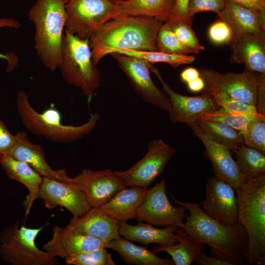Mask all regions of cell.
I'll return each mask as SVG.
<instances>
[{
    "label": "cell",
    "instance_id": "1",
    "mask_svg": "<svg viewBox=\"0 0 265 265\" xmlns=\"http://www.w3.org/2000/svg\"><path fill=\"white\" fill-rule=\"evenodd\" d=\"M174 202L186 208L183 228L193 238L209 245L210 256L220 259L231 265H243L246 261L248 237L243 226L238 221L224 225L209 216L201 208L200 203L178 200Z\"/></svg>",
    "mask_w": 265,
    "mask_h": 265
},
{
    "label": "cell",
    "instance_id": "2",
    "mask_svg": "<svg viewBox=\"0 0 265 265\" xmlns=\"http://www.w3.org/2000/svg\"><path fill=\"white\" fill-rule=\"evenodd\" d=\"M162 22L153 18L119 15L97 29L89 39L96 65L117 50L158 51L156 39Z\"/></svg>",
    "mask_w": 265,
    "mask_h": 265
},
{
    "label": "cell",
    "instance_id": "3",
    "mask_svg": "<svg viewBox=\"0 0 265 265\" xmlns=\"http://www.w3.org/2000/svg\"><path fill=\"white\" fill-rule=\"evenodd\" d=\"M238 201V221L248 237L246 261L265 264V173L244 178L235 189Z\"/></svg>",
    "mask_w": 265,
    "mask_h": 265
},
{
    "label": "cell",
    "instance_id": "4",
    "mask_svg": "<svg viewBox=\"0 0 265 265\" xmlns=\"http://www.w3.org/2000/svg\"><path fill=\"white\" fill-rule=\"evenodd\" d=\"M67 1L37 0L28 12V18L35 25L37 54L45 67L52 71L58 68L60 63Z\"/></svg>",
    "mask_w": 265,
    "mask_h": 265
},
{
    "label": "cell",
    "instance_id": "5",
    "mask_svg": "<svg viewBox=\"0 0 265 265\" xmlns=\"http://www.w3.org/2000/svg\"><path fill=\"white\" fill-rule=\"evenodd\" d=\"M16 107L24 126L32 134L61 144L70 143L89 134L96 127L100 114L91 113L88 120L79 126L61 123V114L53 106L37 112L31 105L28 95L24 90L18 91Z\"/></svg>",
    "mask_w": 265,
    "mask_h": 265
},
{
    "label": "cell",
    "instance_id": "6",
    "mask_svg": "<svg viewBox=\"0 0 265 265\" xmlns=\"http://www.w3.org/2000/svg\"><path fill=\"white\" fill-rule=\"evenodd\" d=\"M58 68L65 81L80 88L90 101L101 85V75L92 59L89 39L65 32Z\"/></svg>",
    "mask_w": 265,
    "mask_h": 265
},
{
    "label": "cell",
    "instance_id": "7",
    "mask_svg": "<svg viewBox=\"0 0 265 265\" xmlns=\"http://www.w3.org/2000/svg\"><path fill=\"white\" fill-rule=\"evenodd\" d=\"M19 224L17 220L0 232L1 259L12 265H58L56 257L40 249L35 244L39 233L48 224L38 228L19 227Z\"/></svg>",
    "mask_w": 265,
    "mask_h": 265
},
{
    "label": "cell",
    "instance_id": "8",
    "mask_svg": "<svg viewBox=\"0 0 265 265\" xmlns=\"http://www.w3.org/2000/svg\"><path fill=\"white\" fill-rule=\"evenodd\" d=\"M65 32L89 39L94 32L120 15L115 2L108 0H68Z\"/></svg>",
    "mask_w": 265,
    "mask_h": 265
},
{
    "label": "cell",
    "instance_id": "9",
    "mask_svg": "<svg viewBox=\"0 0 265 265\" xmlns=\"http://www.w3.org/2000/svg\"><path fill=\"white\" fill-rule=\"evenodd\" d=\"M176 150L162 139H154L148 145L143 157L124 171H114L126 186L147 187L161 174Z\"/></svg>",
    "mask_w": 265,
    "mask_h": 265
},
{
    "label": "cell",
    "instance_id": "10",
    "mask_svg": "<svg viewBox=\"0 0 265 265\" xmlns=\"http://www.w3.org/2000/svg\"><path fill=\"white\" fill-rule=\"evenodd\" d=\"M176 207L170 203L166 193V182L162 179L150 189L139 207L135 219L155 226H175L183 228L186 208Z\"/></svg>",
    "mask_w": 265,
    "mask_h": 265
},
{
    "label": "cell",
    "instance_id": "11",
    "mask_svg": "<svg viewBox=\"0 0 265 265\" xmlns=\"http://www.w3.org/2000/svg\"><path fill=\"white\" fill-rule=\"evenodd\" d=\"M199 72L205 84L203 90L221 91L237 100L256 105L259 81L253 73L244 70L241 73L221 74L203 68Z\"/></svg>",
    "mask_w": 265,
    "mask_h": 265
},
{
    "label": "cell",
    "instance_id": "12",
    "mask_svg": "<svg viewBox=\"0 0 265 265\" xmlns=\"http://www.w3.org/2000/svg\"><path fill=\"white\" fill-rule=\"evenodd\" d=\"M110 54L116 60L134 89L145 102L168 111L169 98L153 81L150 74L152 68L150 63L130 55L117 53Z\"/></svg>",
    "mask_w": 265,
    "mask_h": 265
},
{
    "label": "cell",
    "instance_id": "13",
    "mask_svg": "<svg viewBox=\"0 0 265 265\" xmlns=\"http://www.w3.org/2000/svg\"><path fill=\"white\" fill-rule=\"evenodd\" d=\"M205 195L201 205L209 216L224 225L238 221L237 196L230 184L214 175L208 180Z\"/></svg>",
    "mask_w": 265,
    "mask_h": 265
},
{
    "label": "cell",
    "instance_id": "14",
    "mask_svg": "<svg viewBox=\"0 0 265 265\" xmlns=\"http://www.w3.org/2000/svg\"><path fill=\"white\" fill-rule=\"evenodd\" d=\"M73 181V185L83 192L91 208L100 207L126 187L114 171L109 169H84Z\"/></svg>",
    "mask_w": 265,
    "mask_h": 265
},
{
    "label": "cell",
    "instance_id": "15",
    "mask_svg": "<svg viewBox=\"0 0 265 265\" xmlns=\"http://www.w3.org/2000/svg\"><path fill=\"white\" fill-rule=\"evenodd\" d=\"M152 71L159 79L169 98L168 111L172 122L187 124L194 123L204 115L220 108L209 94L202 93L200 96H187L175 92L163 80L158 69L153 67Z\"/></svg>",
    "mask_w": 265,
    "mask_h": 265
},
{
    "label": "cell",
    "instance_id": "16",
    "mask_svg": "<svg viewBox=\"0 0 265 265\" xmlns=\"http://www.w3.org/2000/svg\"><path fill=\"white\" fill-rule=\"evenodd\" d=\"M40 198L43 200L47 209L61 206L74 217L83 215L92 208L81 190L73 185L46 177H43Z\"/></svg>",
    "mask_w": 265,
    "mask_h": 265
},
{
    "label": "cell",
    "instance_id": "17",
    "mask_svg": "<svg viewBox=\"0 0 265 265\" xmlns=\"http://www.w3.org/2000/svg\"><path fill=\"white\" fill-rule=\"evenodd\" d=\"M187 125L204 145L215 175L228 182L235 189L244 177L233 159L232 152L213 139L195 123Z\"/></svg>",
    "mask_w": 265,
    "mask_h": 265
},
{
    "label": "cell",
    "instance_id": "18",
    "mask_svg": "<svg viewBox=\"0 0 265 265\" xmlns=\"http://www.w3.org/2000/svg\"><path fill=\"white\" fill-rule=\"evenodd\" d=\"M106 242L76 232L66 226L54 225L51 238L43 246V249L55 257L64 259L83 253L105 248Z\"/></svg>",
    "mask_w": 265,
    "mask_h": 265
},
{
    "label": "cell",
    "instance_id": "19",
    "mask_svg": "<svg viewBox=\"0 0 265 265\" xmlns=\"http://www.w3.org/2000/svg\"><path fill=\"white\" fill-rule=\"evenodd\" d=\"M15 135L16 142L5 156L27 163L43 177L73 185V178L65 168L54 170L49 166L43 148L30 142L26 132L21 131Z\"/></svg>",
    "mask_w": 265,
    "mask_h": 265
},
{
    "label": "cell",
    "instance_id": "20",
    "mask_svg": "<svg viewBox=\"0 0 265 265\" xmlns=\"http://www.w3.org/2000/svg\"><path fill=\"white\" fill-rule=\"evenodd\" d=\"M265 35L233 36L228 44L231 50V62L243 64L244 70L256 76H265Z\"/></svg>",
    "mask_w": 265,
    "mask_h": 265
},
{
    "label": "cell",
    "instance_id": "21",
    "mask_svg": "<svg viewBox=\"0 0 265 265\" xmlns=\"http://www.w3.org/2000/svg\"><path fill=\"white\" fill-rule=\"evenodd\" d=\"M66 227L76 232L106 242L121 237L119 222L100 208H92L80 216L73 217Z\"/></svg>",
    "mask_w": 265,
    "mask_h": 265
},
{
    "label": "cell",
    "instance_id": "22",
    "mask_svg": "<svg viewBox=\"0 0 265 265\" xmlns=\"http://www.w3.org/2000/svg\"><path fill=\"white\" fill-rule=\"evenodd\" d=\"M219 19L231 28L233 36L265 35V13L257 12L230 0H225Z\"/></svg>",
    "mask_w": 265,
    "mask_h": 265
},
{
    "label": "cell",
    "instance_id": "23",
    "mask_svg": "<svg viewBox=\"0 0 265 265\" xmlns=\"http://www.w3.org/2000/svg\"><path fill=\"white\" fill-rule=\"evenodd\" d=\"M0 163L10 180L21 183L27 189L28 193L23 202L27 216L34 201L40 198V189L43 177L27 163L7 156L0 157Z\"/></svg>",
    "mask_w": 265,
    "mask_h": 265
},
{
    "label": "cell",
    "instance_id": "24",
    "mask_svg": "<svg viewBox=\"0 0 265 265\" xmlns=\"http://www.w3.org/2000/svg\"><path fill=\"white\" fill-rule=\"evenodd\" d=\"M148 188L132 186L118 191L109 201L101 206L102 211L119 222L135 218Z\"/></svg>",
    "mask_w": 265,
    "mask_h": 265
},
{
    "label": "cell",
    "instance_id": "25",
    "mask_svg": "<svg viewBox=\"0 0 265 265\" xmlns=\"http://www.w3.org/2000/svg\"><path fill=\"white\" fill-rule=\"evenodd\" d=\"M179 227L168 226L164 229L155 228L148 223L138 222L132 225L127 222H119L120 236L131 241H135L146 245L158 243L161 246H169L178 242L176 232Z\"/></svg>",
    "mask_w": 265,
    "mask_h": 265
},
{
    "label": "cell",
    "instance_id": "26",
    "mask_svg": "<svg viewBox=\"0 0 265 265\" xmlns=\"http://www.w3.org/2000/svg\"><path fill=\"white\" fill-rule=\"evenodd\" d=\"M115 3L120 15L153 18L162 22L174 17L175 0H125Z\"/></svg>",
    "mask_w": 265,
    "mask_h": 265
},
{
    "label": "cell",
    "instance_id": "27",
    "mask_svg": "<svg viewBox=\"0 0 265 265\" xmlns=\"http://www.w3.org/2000/svg\"><path fill=\"white\" fill-rule=\"evenodd\" d=\"M105 248L117 252L122 259L128 264L137 265H173L169 257L161 258L147 248L136 245L129 240L120 238L107 242Z\"/></svg>",
    "mask_w": 265,
    "mask_h": 265
},
{
    "label": "cell",
    "instance_id": "28",
    "mask_svg": "<svg viewBox=\"0 0 265 265\" xmlns=\"http://www.w3.org/2000/svg\"><path fill=\"white\" fill-rule=\"evenodd\" d=\"M179 243L169 246L158 245L153 248L154 253L166 252L172 257L176 265H190L205 248L203 243L196 239L186 231L178 228L176 232Z\"/></svg>",
    "mask_w": 265,
    "mask_h": 265
},
{
    "label": "cell",
    "instance_id": "29",
    "mask_svg": "<svg viewBox=\"0 0 265 265\" xmlns=\"http://www.w3.org/2000/svg\"><path fill=\"white\" fill-rule=\"evenodd\" d=\"M194 123L232 153L244 144L239 132L223 123L207 119H200Z\"/></svg>",
    "mask_w": 265,
    "mask_h": 265
},
{
    "label": "cell",
    "instance_id": "30",
    "mask_svg": "<svg viewBox=\"0 0 265 265\" xmlns=\"http://www.w3.org/2000/svg\"><path fill=\"white\" fill-rule=\"evenodd\" d=\"M234 153L235 160L244 178L265 173V154L244 144Z\"/></svg>",
    "mask_w": 265,
    "mask_h": 265
},
{
    "label": "cell",
    "instance_id": "31",
    "mask_svg": "<svg viewBox=\"0 0 265 265\" xmlns=\"http://www.w3.org/2000/svg\"><path fill=\"white\" fill-rule=\"evenodd\" d=\"M114 53L138 57L150 64L158 62L165 63L173 67H177L183 64L191 63L195 59L194 55L170 54L159 51L124 50L116 51Z\"/></svg>",
    "mask_w": 265,
    "mask_h": 265
},
{
    "label": "cell",
    "instance_id": "32",
    "mask_svg": "<svg viewBox=\"0 0 265 265\" xmlns=\"http://www.w3.org/2000/svg\"><path fill=\"white\" fill-rule=\"evenodd\" d=\"M193 17L188 18H174L165 22L176 35L179 40L191 53H199L205 49L202 46L192 28Z\"/></svg>",
    "mask_w": 265,
    "mask_h": 265
},
{
    "label": "cell",
    "instance_id": "33",
    "mask_svg": "<svg viewBox=\"0 0 265 265\" xmlns=\"http://www.w3.org/2000/svg\"><path fill=\"white\" fill-rule=\"evenodd\" d=\"M261 115L262 114L260 113H241L220 107L212 112L204 115L201 119H207L221 122L239 132H242L245 130L253 121Z\"/></svg>",
    "mask_w": 265,
    "mask_h": 265
},
{
    "label": "cell",
    "instance_id": "34",
    "mask_svg": "<svg viewBox=\"0 0 265 265\" xmlns=\"http://www.w3.org/2000/svg\"><path fill=\"white\" fill-rule=\"evenodd\" d=\"M158 51L170 54L188 55L191 53L177 38L166 22L162 24L157 34Z\"/></svg>",
    "mask_w": 265,
    "mask_h": 265
},
{
    "label": "cell",
    "instance_id": "35",
    "mask_svg": "<svg viewBox=\"0 0 265 265\" xmlns=\"http://www.w3.org/2000/svg\"><path fill=\"white\" fill-rule=\"evenodd\" d=\"M239 132L245 145L265 154V116H259Z\"/></svg>",
    "mask_w": 265,
    "mask_h": 265
},
{
    "label": "cell",
    "instance_id": "36",
    "mask_svg": "<svg viewBox=\"0 0 265 265\" xmlns=\"http://www.w3.org/2000/svg\"><path fill=\"white\" fill-rule=\"evenodd\" d=\"M202 93L210 95L219 107L225 109L244 113H259L256 106L237 100L224 92L215 90H203Z\"/></svg>",
    "mask_w": 265,
    "mask_h": 265
},
{
    "label": "cell",
    "instance_id": "37",
    "mask_svg": "<svg viewBox=\"0 0 265 265\" xmlns=\"http://www.w3.org/2000/svg\"><path fill=\"white\" fill-rule=\"evenodd\" d=\"M68 265H114L106 248H102L64 259Z\"/></svg>",
    "mask_w": 265,
    "mask_h": 265
},
{
    "label": "cell",
    "instance_id": "38",
    "mask_svg": "<svg viewBox=\"0 0 265 265\" xmlns=\"http://www.w3.org/2000/svg\"><path fill=\"white\" fill-rule=\"evenodd\" d=\"M208 35L212 42L218 45H228L233 37L230 26L219 19L210 27Z\"/></svg>",
    "mask_w": 265,
    "mask_h": 265
},
{
    "label": "cell",
    "instance_id": "39",
    "mask_svg": "<svg viewBox=\"0 0 265 265\" xmlns=\"http://www.w3.org/2000/svg\"><path fill=\"white\" fill-rule=\"evenodd\" d=\"M225 0H190L188 9V16L202 11H211L219 14L223 9Z\"/></svg>",
    "mask_w": 265,
    "mask_h": 265
},
{
    "label": "cell",
    "instance_id": "40",
    "mask_svg": "<svg viewBox=\"0 0 265 265\" xmlns=\"http://www.w3.org/2000/svg\"><path fill=\"white\" fill-rule=\"evenodd\" d=\"M21 26L17 21L8 18H0V28L10 27L17 29ZM0 59H4L7 62L6 71L11 72L14 70L18 62V58L14 53H8L6 54L0 52Z\"/></svg>",
    "mask_w": 265,
    "mask_h": 265
},
{
    "label": "cell",
    "instance_id": "41",
    "mask_svg": "<svg viewBox=\"0 0 265 265\" xmlns=\"http://www.w3.org/2000/svg\"><path fill=\"white\" fill-rule=\"evenodd\" d=\"M16 142L15 135L8 131L5 124L0 119V157L5 156Z\"/></svg>",
    "mask_w": 265,
    "mask_h": 265
},
{
    "label": "cell",
    "instance_id": "42",
    "mask_svg": "<svg viewBox=\"0 0 265 265\" xmlns=\"http://www.w3.org/2000/svg\"><path fill=\"white\" fill-rule=\"evenodd\" d=\"M251 10L265 13V0H230Z\"/></svg>",
    "mask_w": 265,
    "mask_h": 265
},
{
    "label": "cell",
    "instance_id": "43",
    "mask_svg": "<svg viewBox=\"0 0 265 265\" xmlns=\"http://www.w3.org/2000/svg\"><path fill=\"white\" fill-rule=\"evenodd\" d=\"M195 261L197 265H231L224 261L210 256H208L204 252L199 254Z\"/></svg>",
    "mask_w": 265,
    "mask_h": 265
},
{
    "label": "cell",
    "instance_id": "44",
    "mask_svg": "<svg viewBox=\"0 0 265 265\" xmlns=\"http://www.w3.org/2000/svg\"><path fill=\"white\" fill-rule=\"evenodd\" d=\"M190 0H175L174 18H188Z\"/></svg>",
    "mask_w": 265,
    "mask_h": 265
},
{
    "label": "cell",
    "instance_id": "45",
    "mask_svg": "<svg viewBox=\"0 0 265 265\" xmlns=\"http://www.w3.org/2000/svg\"><path fill=\"white\" fill-rule=\"evenodd\" d=\"M182 80L186 83L200 76L198 70L193 67H188L185 69L180 75Z\"/></svg>",
    "mask_w": 265,
    "mask_h": 265
},
{
    "label": "cell",
    "instance_id": "46",
    "mask_svg": "<svg viewBox=\"0 0 265 265\" xmlns=\"http://www.w3.org/2000/svg\"><path fill=\"white\" fill-rule=\"evenodd\" d=\"M186 84L188 89L192 92L202 91L205 86L204 80L200 76Z\"/></svg>",
    "mask_w": 265,
    "mask_h": 265
},
{
    "label": "cell",
    "instance_id": "47",
    "mask_svg": "<svg viewBox=\"0 0 265 265\" xmlns=\"http://www.w3.org/2000/svg\"><path fill=\"white\" fill-rule=\"evenodd\" d=\"M108 0L111 1L112 2H117L123 1V0Z\"/></svg>",
    "mask_w": 265,
    "mask_h": 265
}]
</instances>
